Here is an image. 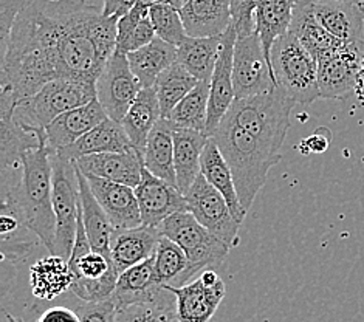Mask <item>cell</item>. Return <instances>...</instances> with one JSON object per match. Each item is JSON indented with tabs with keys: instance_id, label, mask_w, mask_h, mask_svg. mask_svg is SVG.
Instances as JSON below:
<instances>
[{
	"instance_id": "ba28073f",
	"label": "cell",
	"mask_w": 364,
	"mask_h": 322,
	"mask_svg": "<svg viewBox=\"0 0 364 322\" xmlns=\"http://www.w3.org/2000/svg\"><path fill=\"white\" fill-rule=\"evenodd\" d=\"M159 228L163 236L174 240L185 251L193 276L222 264L231 248L198 223L189 211L168 217Z\"/></svg>"
},
{
	"instance_id": "603a6c76",
	"label": "cell",
	"mask_w": 364,
	"mask_h": 322,
	"mask_svg": "<svg viewBox=\"0 0 364 322\" xmlns=\"http://www.w3.org/2000/svg\"><path fill=\"white\" fill-rule=\"evenodd\" d=\"M134 144L127 136L124 127L114 119H104L101 124L92 129L72 146L60 149L56 154L67 161H76L82 156L95 154H114L132 149Z\"/></svg>"
},
{
	"instance_id": "5bb4252c",
	"label": "cell",
	"mask_w": 364,
	"mask_h": 322,
	"mask_svg": "<svg viewBox=\"0 0 364 322\" xmlns=\"http://www.w3.org/2000/svg\"><path fill=\"white\" fill-rule=\"evenodd\" d=\"M135 195L140 206L141 222L151 228H159L168 217L188 211L186 197L176 186L155 177L146 168L140 185L135 188Z\"/></svg>"
},
{
	"instance_id": "484cf974",
	"label": "cell",
	"mask_w": 364,
	"mask_h": 322,
	"mask_svg": "<svg viewBox=\"0 0 364 322\" xmlns=\"http://www.w3.org/2000/svg\"><path fill=\"white\" fill-rule=\"evenodd\" d=\"M164 286L155 279L154 256L144 262L126 269L118 276L114 298L119 307L131 306V304L152 302L163 293Z\"/></svg>"
},
{
	"instance_id": "8fae6325",
	"label": "cell",
	"mask_w": 364,
	"mask_h": 322,
	"mask_svg": "<svg viewBox=\"0 0 364 322\" xmlns=\"http://www.w3.org/2000/svg\"><path fill=\"white\" fill-rule=\"evenodd\" d=\"M232 82L236 100L255 97L277 87L272 67L264 53L261 38L256 31L236 41L232 56Z\"/></svg>"
},
{
	"instance_id": "7dc6e473",
	"label": "cell",
	"mask_w": 364,
	"mask_h": 322,
	"mask_svg": "<svg viewBox=\"0 0 364 322\" xmlns=\"http://www.w3.org/2000/svg\"><path fill=\"white\" fill-rule=\"evenodd\" d=\"M304 146H307V149L310 152H318V154L324 152L327 149V146H328V138L319 136V130H318L316 134H314L310 138H307L306 141H302L301 147H304Z\"/></svg>"
},
{
	"instance_id": "277c9868",
	"label": "cell",
	"mask_w": 364,
	"mask_h": 322,
	"mask_svg": "<svg viewBox=\"0 0 364 322\" xmlns=\"http://www.w3.org/2000/svg\"><path fill=\"white\" fill-rule=\"evenodd\" d=\"M296 102L279 87L245 100H236L225 117L268 144L281 149L290 129V113Z\"/></svg>"
},
{
	"instance_id": "30bf717a",
	"label": "cell",
	"mask_w": 364,
	"mask_h": 322,
	"mask_svg": "<svg viewBox=\"0 0 364 322\" xmlns=\"http://www.w3.org/2000/svg\"><path fill=\"white\" fill-rule=\"evenodd\" d=\"M97 100L107 117L121 123L134 101L143 90L140 80L134 75L126 53L115 50L95 82Z\"/></svg>"
},
{
	"instance_id": "6da1fadb",
	"label": "cell",
	"mask_w": 364,
	"mask_h": 322,
	"mask_svg": "<svg viewBox=\"0 0 364 322\" xmlns=\"http://www.w3.org/2000/svg\"><path fill=\"white\" fill-rule=\"evenodd\" d=\"M117 25L82 0H31L0 56V118L53 80L97 82L117 50Z\"/></svg>"
},
{
	"instance_id": "7402d4cb",
	"label": "cell",
	"mask_w": 364,
	"mask_h": 322,
	"mask_svg": "<svg viewBox=\"0 0 364 322\" xmlns=\"http://www.w3.org/2000/svg\"><path fill=\"white\" fill-rule=\"evenodd\" d=\"M180 14L188 36H220L231 25V0H186Z\"/></svg>"
},
{
	"instance_id": "f1b7e54d",
	"label": "cell",
	"mask_w": 364,
	"mask_h": 322,
	"mask_svg": "<svg viewBox=\"0 0 364 322\" xmlns=\"http://www.w3.org/2000/svg\"><path fill=\"white\" fill-rule=\"evenodd\" d=\"M30 285L33 296L42 301L56 299L72 289L73 273L64 257L50 254L30 267Z\"/></svg>"
},
{
	"instance_id": "ffe728a7",
	"label": "cell",
	"mask_w": 364,
	"mask_h": 322,
	"mask_svg": "<svg viewBox=\"0 0 364 322\" xmlns=\"http://www.w3.org/2000/svg\"><path fill=\"white\" fill-rule=\"evenodd\" d=\"M161 237L160 228L144 225L129 230H115L110 240V256L118 276L152 257Z\"/></svg>"
},
{
	"instance_id": "1f68e13d",
	"label": "cell",
	"mask_w": 364,
	"mask_h": 322,
	"mask_svg": "<svg viewBox=\"0 0 364 322\" xmlns=\"http://www.w3.org/2000/svg\"><path fill=\"white\" fill-rule=\"evenodd\" d=\"M294 5L296 0H262L256 10V33L261 38L270 67L273 43L290 31Z\"/></svg>"
},
{
	"instance_id": "e575fe53",
	"label": "cell",
	"mask_w": 364,
	"mask_h": 322,
	"mask_svg": "<svg viewBox=\"0 0 364 322\" xmlns=\"http://www.w3.org/2000/svg\"><path fill=\"white\" fill-rule=\"evenodd\" d=\"M154 268L155 279L160 285L183 286L193 277L185 251L166 236L160 239L159 247L155 249Z\"/></svg>"
},
{
	"instance_id": "9c48e42d",
	"label": "cell",
	"mask_w": 364,
	"mask_h": 322,
	"mask_svg": "<svg viewBox=\"0 0 364 322\" xmlns=\"http://www.w3.org/2000/svg\"><path fill=\"white\" fill-rule=\"evenodd\" d=\"M53 208L56 215L55 254L70 260L81 210L80 183H77L73 161H67L53 152Z\"/></svg>"
},
{
	"instance_id": "836d02e7",
	"label": "cell",
	"mask_w": 364,
	"mask_h": 322,
	"mask_svg": "<svg viewBox=\"0 0 364 322\" xmlns=\"http://www.w3.org/2000/svg\"><path fill=\"white\" fill-rule=\"evenodd\" d=\"M127 59L143 89L144 87H154L159 76L172 64L177 63V47L161 41L160 38H155L149 45L127 53Z\"/></svg>"
},
{
	"instance_id": "44dd1931",
	"label": "cell",
	"mask_w": 364,
	"mask_h": 322,
	"mask_svg": "<svg viewBox=\"0 0 364 322\" xmlns=\"http://www.w3.org/2000/svg\"><path fill=\"white\" fill-rule=\"evenodd\" d=\"M107 113L102 109L98 100H93L85 106L65 112L58 117L53 123L46 127L47 144L55 152L65 149L80 140L81 136L89 134L92 129L107 119Z\"/></svg>"
},
{
	"instance_id": "2e32d148",
	"label": "cell",
	"mask_w": 364,
	"mask_h": 322,
	"mask_svg": "<svg viewBox=\"0 0 364 322\" xmlns=\"http://www.w3.org/2000/svg\"><path fill=\"white\" fill-rule=\"evenodd\" d=\"M85 178L115 230H129L143 225L134 188L95 176H85Z\"/></svg>"
},
{
	"instance_id": "4fadbf2b",
	"label": "cell",
	"mask_w": 364,
	"mask_h": 322,
	"mask_svg": "<svg viewBox=\"0 0 364 322\" xmlns=\"http://www.w3.org/2000/svg\"><path fill=\"white\" fill-rule=\"evenodd\" d=\"M364 47L344 43L318 60V87L321 98L341 100L350 95L358 84Z\"/></svg>"
},
{
	"instance_id": "ab89813d",
	"label": "cell",
	"mask_w": 364,
	"mask_h": 322,
	"mask_svg": "<svg viewBox=\"0 0 364 322\" xmlns=\"http://www.w3.org/2000/svg\"><path fill=\"white\" fill-rule=\"evenodd\" d=\"M157 38L155 36L154 25L151 22V17L146 16L144 19L138 22L134 28H131L126 33L117 34V50L121 53H131V51H136Z\"/></svg>"
},
{
	"instance_id": "e0dca14e",
	"label": "cell",
	"mask_w": 364,
	"mask_h": 322,
	"mask_svg": "<svg viewBox=\"0 0 364 322\" xmlns=\"http://www.w3.org/2000/svg\"><path fill=\"white\" fill-rule=\"evenodd\" d=\"M76 164L84 176L106 178L135 189L141 181L144 155L143 152L132 147V149L126 152L95 154L82 156V159L76 160Z\"/></svg>"
},
{
	"instance_id": "5b68a950",
	"label": "cell",
	"mask_w": 364,
	"mask_h": 322,
	"mask_svg": "<svg viewBox=\"0 0 364 322\" xmlns=\"http://www.w3.org/2000/svg\"><path fill=\"white\" fill-rule=\"evenodd\" d=\"M272 70L276 85L296 104L315 102L321 98L318 87V60L293 33L273 43Z\"/></svg>"
},
{
	"instance_id": "7c38bea8",
	"label": "cell",
	"mask_w": 364,
	"mask_h": 322,
	"mask_svg": "<svg viewBox=\"0 0 364 322\" xmlns=\"http://www.w3.org/2000/svg\"><path fill=\"white\" fill-rule=\"evenodd\" d=\"M185 197L188 202V211L196 217L198 223L227 245L234 247V243L237 242L240 223L232 215L227 200L218 189L208 183L203 173L197 177Z\"/></svg>"
},
{
	"instance_id": "f6af8a7d",
	"label": "cell",
	"mask_w": 364,
	"mask_h": 322,
	"mask_svg": "<svg viewBox=\"0 0 364 322\" xmlns=\"http://www.w3.org/2000/svg\"><path fill=\"white\" fill-rule=\"evenodd\" d=\"M138 0H102V14L106 17H119L129 13Z\"/></svg>"
},
{
	"instance_id": "7bdbcfd3",
	"label": "cell",
	"mask_w": 364,
	"mask_h": 322,
	"mask_svg": "<svg viewBox=\"0 0 364 322\" xmlns=\"http://www.w3.org/2000/svg\"><path fill=\"white\" fill-rule=\"evenodd\" d=\"M31 0H0V56L10 41V34L17 16Z\"/></svg>"
},
{
	"instance_id": "9a60e30c",
	"label": "cell",
	"mask_w": 364,
	"mask_h": 322,
	"mask_svg": "<svg viewBox=\"0 0 364 322\" xmlns=\"http://www.w3.org/2000/svg\"><path fill=\"white\" fill-rule=\"evenodd\" d=\"M236 41L237 33L232 25H230V28L223 33L218 64H215L210 82V106H208L206 124V135L210 138L218 130L222 119L231 109L234 101H236V92H234L232 82V56Z\"/></svg>"
},
{
	"instance_id": "4316f807",
	"label": "cell",
	"mask_w": 364,
	"mask_h": 322,
	"mask_svg": "<svg viewBox=\"0 0 364 322\" xmlns=\"http://www.w3.org/2000/svg\"><path fill=\"white\" fill-rule=\"evenodd\" d=\"M73 164H75L77 183H80L82 220H84L85 234H87V239L90 242V247L93 251L101 252V254L107 256V257H112L110 256V240H112V234H114L115 228L112 226L107 214L104 213L101 205L98 203L97 197L93 195L87 178H85L81 169L77 168L76 161H73Z\"/></svg>"
},
{
	"instance_id": "d6986e66",
	"label": "cell",
	"mask_w": 364,
	"mask_h": 322,
	"mask_svg": "<svg viewBox=\"0 0 364 322\" xmlns=\"http://www.w3.org/2000/svg\"><path fill=\"white\" fill-rule=\"evenodd\" d=\"M163 286L176 294L178 322H210L227 294L223 281L206 285L200 277L183 286Z\"/></svg>"
},
{
	"instance_id": "c3c4849f",
	"label": "cell",
	"mask_w": 364,
	"mask_h": 322,
	"mask_svg": "<svg viewBox=\"0 0 364 322\" xmlns=\"http://www.w3.org/2000/svg\"><path fill=\"white\" fill-rule=\"evenodd\" d=\"M136 4H140V5L146 6V8H151L154 5H160V4H166V5H171V6L177 8V10L180 11L181 8H183V5L186 4V0H138Z\"/></svg>"
},
{
	"instance_id": "8992f818",
	"label": "cell",
	"mask_w": 364,
	"mask_h": 322,
	"mask_svg": "<svg viewBox=\"0 0 364 322\" xmlns=\"http://www.w3.org/2000/svg\"><path fill=\"white\" fill-rule=\"evenodd\" d=\"M97 100V87L76 80H53L33 97L17 104L11 118L25 127L46 130L53 121L90 101Z\"/></svg>"
},
{
	"instance_id": "4dcf8cb0",
	"label": "cell",
	"mask_w": 364,
	"mask_h": 322,
	"mask_svg": "<svg viewBox=\"0 0 364 322\" xmlns=\"http://www.w3.org/2000/svg\"><path fill=\"white\" fill-rule=\"evenodd\" d=\"M161 107L154 87H144L121 121L135 149L144 154L147 138L161 119Z\"/></svg>"
},
{
	"instance_id": "f35d334b",
	"label": "cell",
	"mask_w": 364,
	"mask_h": 322,
	"mask_svg": "<svg viewBox=\"0 0 364 322\" xmlns=\"http://www.w3.org/2000/svg\"><path fill=\"white\" fill-rule=\"evenodd\" d=\"M149 17L154 25L155 36L161 41L178 47L188 38L183 19L177 8L160 4L149 8Z\"/></svg>"
},
{
	"instance_id": "d4e9b609",
	"label": "cell",
	"mask_w": 364,
	"mask_h": 322,
	"mask_svg": "<svg viewBox=\"0 0 364 322\" xmlns=\"http://www.w3.org/2000/svg\"><path fill=\"white\" fill-rule=\"evenodd\" d=\"M210 136L191 129L174 127V166L177 189L186 195L202 173V154Z\"/></svg>"
},
{
	"instance_id": "cb8c5ba5",
	"label": "cell",
	"mask_w": 364,
	"mask_h": 322,
	"mask_svg": "<svg viewBox=\"0 0 364 322\" xmlns=\"http://www.w3.org/2000/svg\"><path fill=\"white\" fill-rule=\"evenodd\" d=\"M290 33L298 38L316 60L333 50L341 48L346 42L335 38L319 23L314 13V0H296L293 10Z\"/></svg>"
},
{
	"instance_id": "52a82bcc",
	"label": "cell",
	"mask_w": 364,
	"mask_h": 322,
	"mask_svg": "<svg viewBox=\"0 0 364 322\" xmlns=\"http://www.w3.org/2000/svg\"><path fill=\"white\" fill-rule=\"evenodd\" d=\"M68 265L73 273L70 291L85 302L104 301L114 296L118 273L112 257L93 251L82 220V206L77 219V232Z\"/></svg>"
},
{
	"instance_id": "681fc988",
	"label": "cell",
	"mask_w": 364,
	"mask_h": 322,
	"mask_svg": "<svg viewBox=\"0 0 364 322\" xmlns=\"http://www.w3.org/2000/svg\"><path fill=\"white\" fill-rule=\"evenodd\" d=\"M6 319H8V322H23L22 319H19V318H16V316L10 315V313H6Z\"/></svg>"
},
{
	"instance_id": "f907efd6",
	"label": "cell",
	"mask_w": 364,
	"mask_h": 322,
	"mask_svg": "<svg viewBox=\"0 0 364 322\" xmlns=\"http://www.w3.org/2000/svg\"><path fill=\"white\" fill-rule=\"evenodd\" d=\"M343 2H361V0H343Z\"/></svg>"
},
{
	"instance_id": "3957f363",
	"label": "cell",
	"mask_w": 364,
	"mask_h": 322,
	"mask_svg": "<svg viewBox=\"0 0 364 322\" xmlns=\"http://www.w3.org/2000/svg\"><path fill=\"white\" fill-rule=\"evenodd\" d=\"M211 138L228 163L240 205L248 213L265 185L268 172L282 160L281 149L259 140L227 117Z\"/></svg>"
},
{
	"instance_id": "d6a6232c",
	"label": "cell",
	"mask_w": 364,
	"mask_h": 322,
	"mask_svg": "<svg viewBox=\"0 0 364 322\" xmlns=\"http://www.w3.org/2000/svg\"><path fill=\"white\" fill-rule=\"evenodd\" d=\"M223 34L211 38L188 36L177 47V63L197 77L198 81L211 82L215 64L220 53Z\"/></svg>"
},
{
	"instance_id": "74e56055",
	"label": "cell",
	"mask_w": 364,
	"mask_h": 322,
	"mask_svg": "<svg viewBox=\"0 0 364 322\" xmlns=\"http://www.w3.org/2000/svg\"><path fill=\"white\" fill-rule=\"evenodd\" d=\"M118 322H178L176 294L164 286L163 293L152 302L119 307Z\"/></svg>"
},
{
	"instance_id": "8d00e7d4",
	"label": "cell",
	"mask_w": 364,
	"mask_h": 322,
	"mask_svg": "<svg viewBox=\"0 0 364 322\" xmlns=\"http://www.w3.org/2000/svg\"><path fill=\"white\" fill-rule=\"evenodd\" d=\"M208 106H210V82L200 81L194 90L181 100L171 112L169 121L174 127L191 129L206 134Z\"/></svg>"
},
{
	"instance_id": "b9f144b4",
	"label": "cell",
	"mask_w": 364,
	"mask_h": 322,
	"mask_svg": "<svg viewBox=\"0 0 364 322\" xmlns=\"http://www.w3.org/2000/svg\"><path fill=\"white\" fill-rule=\"evenodd\" d=\"M75 311L81 322H118V304L114 298L85 302Z\"/></svg>"
},
{
	"instance_id": "60d3db41",
	"label": "cell",
	"mask_w": 364,
	"mask_h": 322,
	"mask_svg": "<svg viewBox=\"0 0 364 322\" xmlns=\"http://www.w3.org/2000/svg\"><path fill=\"white\" fill-rule=\"evenodd\" d=\"M262 0H231V25L237 38H247L256 31V10Z\"/></svg>"
},
{
	"instance_id": "f546056e",
	"label": "cell",
	"mask_w": 364,
	"mask_h": 322,
	"mask_svg": "<svg viewBox=\"0 0 364 322\" xmlns=\"http://www.w3.org/2000/svg\"><path fill=\"white\" fill-rule=\"evenodd\" d=\"M202 173L211 186H214L227 200L232 215L236 217L239 223L244 222L247 211L242 208L239 194L236 189V183L232 178V172L228 166L227 160L222 155L219 146L215 144L213 138L208 140L203 154H202Z\"/></svg>"
},
{
	"instance_id": "ac0fdd59",
	"label": "cell",
	"mask_w": 364,
	"mask_h": 322,
	"mask_svg": "<svg viewBox=\"0 0 364 322\" xmlns=\"http://www.w3.org/2000/svg\"><path fill=\"white\" fill-rule=\"evenodd\" d=\"M314 13L319 23L335 38L364 47V0H314Z\"/></svg>"
},
{
	"instance_id": "7a4b0ae2",
	"label": "cell",
	"mask_w": 364,
	"mask_h": 322,
	"mask_svg": "<svg viewBox=\"0 0 364 322\" xmlns=\"http://www.w3.org/2000/svg\"><path fill=\"white\" fill-rule=\"evenodd\" d=\"M55 151L46 143L21 155L13 173H2V213L16 215L25 230L33 232L50 254H55L56 215L53 208Z\"/></svg>"
},
{
	"instance_id": "d590c367",
	"label": "cell",
	"mask_w": 364,
	"mask_h": 322,
	"mask_svg": "<svg viewBox=\"0 0 364 322\" xmlns=\"http://www.w3.org/2000/svg\"><path fill=\"white\" fill-rule=\"evenodd\" d=\"M198 82L200 81L191 75L180 63H174L166 68L154 85L161 107V117L169 118L171 112L177 107V104L188 93L193 92Z\"/></svg>"
},
{
	"instance_id": "ee69618b",
	"label": "cell",
	"mask_w": 364,
	"mask_h": 322,
	"mask_svg": "<svg viewBox=\"0 0 364 322\" xmlns=\"http://www.w3.org/2000/svg\"><path fill=\"white\" fill-rule=\"evenodd\" d=\"M36 322H81L77 313L67 307H51L38 318Z\"/></svg>"
},
{
	"instance_id": "bcb514c9",
	"label": "cell",
	"mask_w": 364,
	"mask_h": 322,
	"mask_svg": "<svg viewBox=\"0 0 364 322\" xmlns=\"http://www.w3.org/2000/svg\"><path fill=\"white\" fill-rule=\"evenodd\" d=\"M21 228H25V226L16 215L2 213V217H0V234H2V240L13 236V234H16Z\"/></svg>"
},
{
	"instance_id": "83f0119b",
	"label": "cell",
	"mask_w": 364,
	"mask_h": 322,
	"mask_svg": "<svg viewBox=\"0 0 364 322\" xmlns=\"http://www.w3.org/2000/svg\"><path fill=\"white\" fill-rule=\"evenodd\" d=\"M144 168L155 177L177 188L174 166V124L161 118L147 138L144 149Z\"/></svg>"
}]
</instances>
